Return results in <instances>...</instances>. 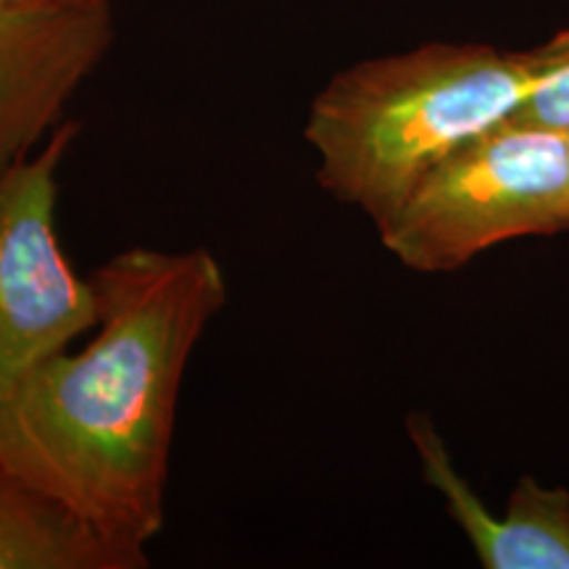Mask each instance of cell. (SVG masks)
<instances>
[{
    "label": "cell",
    "instance_id": "cell-1",
    "mask_svg": "<svg viewBox=\"0 0 569 569\" xmlns=\"http://www.w3.org/2000/svg\"><path fill=\"white\" fill-rule=\"evenodd\" d=\"M88 280L96 336L0 388V459L103 538L148 551L167 519L182 380L227 274L203 246H134Z\"/></svg>",
    "mask_w": 569,
    "mask_h": 569
},
{
    "label": "cell",
    "instance_id": "cell-2",
    "mask_svg": "<svg viewBox=\"0 0 569 569\" xmlns=\"http://www.w3.org/2000/svg\"><path fill=\"white\" fill-rule=\"evenodd\" d=\"M532 84L525 51L425 42L340 69L306 113L317 182L386 224L436 163L509 119Z\"/></svg>",
    "mask_w": 569,
    "mask_h": 569
},
{
    "label": "cell",
    "instance_id": "cell-3",
    "mask_svg": "<svg viewBox=\"0 0 569 569\" xmlns=\"http://www.w3.org/2000/svg\"><path fill=\"white\" fill-rule=\"evenodd\" d=\"M567 230V132L509 117L436 163L377 234L398 264L443 274L496 246Z\"/></svg>",
    "mask_w": 569,
    "mask_h": 569
},
{
    "label": "cell",
    "instance_id": "cell-4",
    "mask_svg": "<svg viewBox=\"0 0 569 569\" xmlns=\"http://www.w3.org/2000/svg\"><path fill=\"white\" fill-rule=\"evenodd\" d=\"M80 138L69 119L0 177V388L96 327L90 280L77 277L56 230L59 167Z\"/></svg>",
    "mask_w": 569,
    "mask_h": 569
},
{
    "label": "cell",
    "instance_id": "cell-5",
    "mask_svg": "<svg viewBox=\"0 0 569 569\" xmlns=\"http://www.w3.org/2000/svg\"><path fill=\"white\" fill-rule=\"evenodd\" d=\"M113 40L106 9L38 11L0 6V177L32 156Z\"/></svg>",
    "mask_w": 569,
    "mask_h": 569
},
{
    "label": "cell",
    "instance_id": "cell-6",
    "mask_svg": "<svg viewBox=\"0 0 569 569\" xmlns=\"http://www.w3.org/2000/svg\"><path fill=\"white\" fill-rule=\"evenodd\" d=\"M422 478L443 496L448 515L465 532L486 569H569V490L522 475L507 511L496 517L453 465L443 436L425 411L407 417Z\"/></svg>",
    "mask_w": 569,
    "mask_h": 569
},
{
    "label": "cell",
    "instance_id": "cell-7",
    "mask_svg": "<svg viewBox=\"0 0 569 569\" xmlns=\"http://www.w3.org/2000/svg\"><path fill=\"white\" fill-rule=\"evenodd\" d=\"M146 567L148 551L103 538L0 459V569Z\"/></svg>",
    "mask_w": 569,
    "mask_h": 569
},
{
    "label": "cell",
    "instance_id": "cell-8",
    "mask_svg": "<svg viewBox=\"0 0 569 569\" xmlns=\"http://www.w3.org/2000/svg\"><path fill=\"white\" fill-rule=\"evenodd\" d=\"M530 63V92L511 113L517 122L569 132V27L543 46L525 51Z\"/></svg>",
    "mask_w": 569,
    "mask_h": 569
},
{
    "label": "cell",
    "instance_id": "cell-9",
    "mask_svg": "<svg viewBox=\"0 0 569 569\" xmlns=\"http://www.w3.org/2000/svg\"><path fill=\"white\" fill-rule=\"evenodd\" d=\"M113 0H0V6L9 9H38V11H84L106 9Z\"/></svg>",
    "mask_w": 569,
    "mask_h": 569
},
{
    "label": "cell",
    "instance_id": "cell-10",
    "mask_svg": "<svg viewBox=\"0 0 569 569\" xmlns=\"http://www.w3.org/2000/svg\"><path fill=\"white\" fill-rule=\"evenodd\" d=\"M567 138H569V132H567Z\"/></svg>",
    "mask_w": 569,
    "mask_h": 569
}]
</instances>
